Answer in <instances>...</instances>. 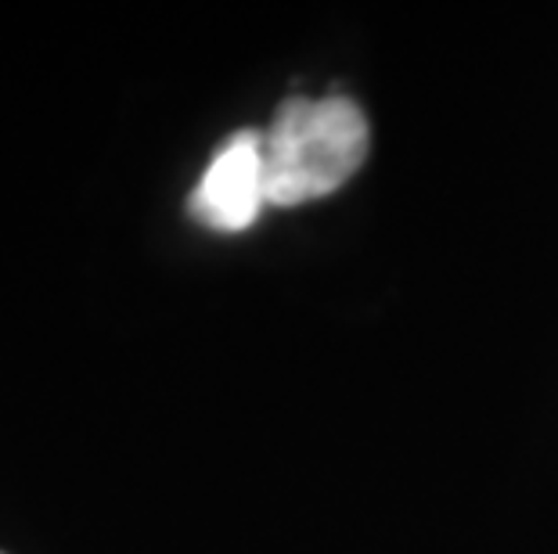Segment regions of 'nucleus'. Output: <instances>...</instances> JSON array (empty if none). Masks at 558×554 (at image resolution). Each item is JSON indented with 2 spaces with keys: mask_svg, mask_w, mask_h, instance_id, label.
<instances>
[{
  "mask_svg": "<svg viewBox=\"0 0 558 554\" xmlns=\"http://www.w3.org/2000/svg\"><path fill=\"white\" fill-rule=\"evenodd\" d=\"M264 206H267L264 134L239 130L209 159L198 187L187 198V213L220 234H239L245 227H253Z\"/></svg>",
  "mask_w": 558,
  "mask_h": 554,
  "instance_id": "2",
  "label": "nucleus"
},
{
  "mask_svg": "<svg viewBox=\"0 0 558 554\" xmlns=\"http://www.w3.org/2000/svg\"><path fill=\"white\" fill-rule=\"evenodd\" d=\"M367 156V120L350 98H292L264 134L267 206H303L339 192Z\"/></svg>",
  "mask_w": 558,
  "mask_h": 554,
  "instance_id": "1",
  "label": "nucleus"
},
{
  "mask_svg": "<svg viewBox=\"0 0 558 554\" xmlns=\"http://www.w3.org/2000/svg\"><path fill=\"white\" fill-rule=\"evenodd\" d=\"M0 554H4V551H0Z\"/></svg>",
  "mask_w": 558,
  "mask_h": 554,
  "instance_id": "3",
  "label": "nucleus"
}]
</instances>
